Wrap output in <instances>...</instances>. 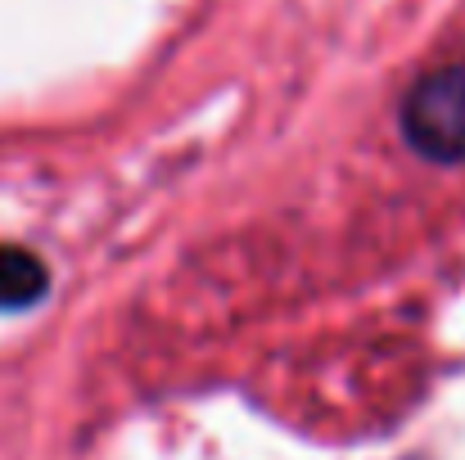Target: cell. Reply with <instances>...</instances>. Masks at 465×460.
Wrapping results in <instances>:
<instances>
[{
  "instance_id": "obj_1",
  "label": "cell",
  "mask_w": 465,
  "mask_h": 460,
  "mask_svg": "<svg viewBox=\"0 0 465 460\" xmlns=\"http://www.w3.org/2000/svg\"><path fill=\"white\" fill-rule=\"evenodd\" d=\"M402 132L434 162H465V64L439 68L411 86Z\"/></svg>"
},
{
  "instance_id": "obj_2",
  "label": "cell",
  "mask_w": 465,
  "mask_h": 460,
  "mask_svg": "<svg viewBox=\"0 0 465 460\" xmlns=\"http://www.w3.org/2000/svg\"><path fill=\"white\" fill-rule=\"evenodd\" d=\"M45 294V267L23 249H0V311L36 303Z\"/></svg>"
}]
</instances>
